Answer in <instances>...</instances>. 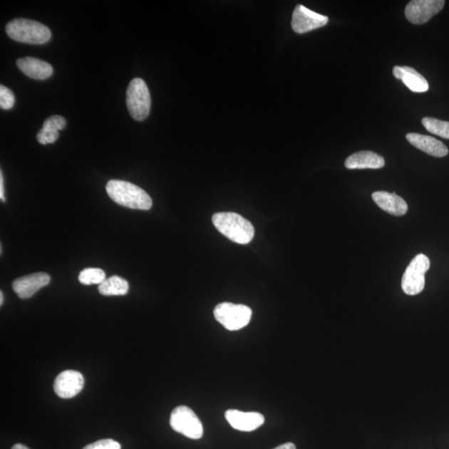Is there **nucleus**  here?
<instances>
[{"label":"nucleus","instance_id":"6","mask_svg":"<svg viewBox=\"0 0 449 449\" xmlns=\"http://www.w3.org/2000/svg\"><path fill=\"white\" fill-rule=\"evenodd\" d=\"M430 267V261L423 254H419L412 259L404 272L402 289L408 296H416L425 287V274Z\"/></svg>","mask_w":449,"mask_h":449},{"label":"nucleus","instance_id":"28","mask_svg":"<svg viewBox=\"0 0 449 449\" xmlns=\"http://www.w3.org/2000/svg\"><path fill=\"white\" fill-rule=\"evenodd\" d=\"M4 302V294L3 292H0V306H2Z\"/></svg>","mask_w":449,"mask_h":449},{"label":"nucleus","instance_id":"27","mask_svg":"<svg viewBox=\"0 0 449 449\" xmlns=\"http://www.w3.org/2000/svg\"><path fill=\"white\" fill-rule=\"evenodd\" d=\"M12 449H29L26 446L23 445V444H15V445L12 448Z\"/></svg>","mask_w":449,"mask_h":449},{"label":"nucleus","instance_id":"7","mask_svg":"<svg viewBox=\"0 0 449 449\" xmlns=\"http://www.w3.org/2000/svg\"><path fill=\"white\" fill-rule=\"evenodd\" d=\"M170 425L174 431L192 439H199L203 435V426L191 408L179 406L174 409L170 418Z\"/></svg>","mask_w":449,"mask_h":449},{"label":"nucleus","instance_id":"13","mask_svg":"<svg viewBox=\"0 0 449 449\" xmlns=\"http://www.w3.org/2000/svg\"><path fill=\"white\" fill-rule=\"evenodd\" d=\"M406 138L413 147L430 155V156L443 158L448 154V149L445 144L433 137L418 133H408Z\"/></svg>","mask_w":449,"mask_h":449},{"label":"nucleus","instance_id":"1","mask_svg":"<svg viewBox=\"0 0 449 449\" xmlns=\"http://www.w3.org/2000/svg\"><path fill=\"white\" fill-rule=\"evenodd\" d=\"M106 191L109 197L120 206L144 211L153 206L152 198L149 195L131 182L111 180L107 184Z\"/></svg>","mask_w":449,"mask_h":449},{"label":"nucleus","instance_id":"9","mask_svg":"<svg viewBox=\"0 0 449 449\" xmlns=\"http://www.w3.org/2000/svg\"><path fill=\"white\" fill-rule=\"evenodd\" d=\"M328 21L327 16L314 12L302 4H298L293 12L291 27L294 32L304 33L326 26Z\"/></svg>","mask_w":449,"mask_h":449},{"label":"nucleus","instance_id":"11","mask_svg":"<svg viewBox=\"0 0 449 449\" xmlns=\"http://www.w3.org/2000/svg\"><path fill=\"white\" fill-rule=\"evenodd\" d=\"M50 281L51 278L46 273H33L15 279L12 288L20 299H29L40 289L48 286Z\"/></svg>","mask_w":449,"mask_h":449},{"label":"nucleus","instance_id":"25","mask_svg":"<svg viewBox=\"0 0 449 449\" xmlns=\"http://www.w3.org/2000/svg\"><path fill=\"white\" fill-rule=\"evenodd\" d=\"M0 199L2 202H5L4 191V177L2 171L0 172Z\"/></svg>","mask_w":449,"mask_h":449},{"label":"nucleus","instance_id":"4","mask_svg":"<svg viewBox=\"0 0 449 449\" xmlns=\"http://www.w3.org/2000/svg\"><path fill=\"white\" fill-rule=\"evenodd\" d=\"M127 107L131 117L137 121H143L148 117L151 109V97L146 83L142 78H134L127 89Z\"/></svg>","mask_w":449,"mask_h":449},{"label":"nucleus","instance_id":"26","mask_svg":"<svg viewBox=\"0 0 449 449\" xmlns=\"http://www.w3.org/2000/svg\"><path fill=\"white\" fill-rule=\"evenodd\" d=\"M274 449H296V446H294V443H287L282 444V445H279Z\"/></svg>","mask_w":449,"mask_h":449},{"label":"nucleus","instance_id":"14","mask_svg":"<svg viewBox=\"0 0 449 449\" xmlns=\"http://www.w3.org/2000/svg\"><path fill=\"white\" fill-rule=\"evenodd\" d=\"M372 198L378 207L393 216L401 217L407 213L406 202L396 193L376 192L372 194Z\"/></svg>","mask_w":449,"mask_h":449},{"label":"nucleus","instance_id":"3","mask_svg":"<svg viewBox=\"0 0 449 449\" xmlns=\"http://www.w3.org/2000/svg\"><path fill=\"white\" fill-rule=\"evenodd\" d=\"M6 33L15 41L43 44L51 38V32L44 24L27 19H16L6 25Z\"/></svg>","mask_w":449,"mask_h":449},{"label":"nucleus","instance_id":"12","mask_svg":"<svg viewBox=\"0 0 449 449\" xmlns=\"http://www.w3.org/2000/svg\"><path fill=\"white\" fill-rule=\"evenodd\" d=\"M224 417L232 428L244 432L256 430L264 423L262 414L256 412L244 413L229 409L224 413Z\"/></svg>","mask_w":449,"mask_h":449},{"label":"nucleus","instance_id":"15","mask_svg":"<svg viewBox=\"0 0 449 449\" xmlns=\"http://www.w3.org/2000/svg\"><path fill=\"white\" fill-rule=\"evenodd\" d=\"M17 67L26 75V76L43 80L52 76L53 68L47 62L38 58L25 57L19 58L16 62Z\"/></svg>","mask_w":449,"mask_h":449},{"label":"nucleus","instance_id":"23","mask_svg":"<svg viewBox=\"0 0 449 449\" xmlns=\"http://www.w3.org/2000/svg\"><path fill=\"white\" fill-rule=\"evenodd\" d=\"M66 120L61 116H58V115H54V116L49 117L46 120H45L43 128H51L53 130H63L65 127H66Z\"/></svg>","mask_w":449,"mask_h":449},{"label":"nucleus","instance_id":"17","mask_svg":"<svg viewBox=\"0 0 449 449\" xmlns=\"http://www.w3.org/2000/svg\"><path fill=\"white\" fill-rule=\"evenodd\" d=\"M386 161L381 155L371 151H362L351 155L344 162L347 169H379Z\"/></svg>","mask_w":449,"mask_h":449},{"label":"nucleus","instance_id":"10","mask_svg":"<svg viewBox=\"0 0 449 449\" xmlns=\"http://www.w3.org/2000/svg\"><path fill=\"white\" fill-rule=\"evenodd\" d=\"M83 387V374L75 371L60 373L53 383L55 393L61 398H71L78 396Z\"/></svg>","mask_w":449,"mask_h":449},{"label":"nucleus","instance_id":"2","mask_svg":"<svg viewBox=\"0 0 449 449\" xmlns=\"http://www.w3.org/2000/svg\"><path fill=\"white\" fill-rule=\"evenodd\" d=\"M212 222L217 231L234 242L247 244L252 241L254 234L253 224L241 215L219 212L213 215Z\"/></svg>","mask_w":449,"mask_h":449},{"label":"nucleus","instance_id":"20","mask_svg":"<svg viewBox=\"0 0 449 449\" xmlns=\"http://www.w3.org/2000/svg\"><path fill=\"white\" fill-rule=\"evenodd\" d=\"M106 279V274L101 269L98 268H87L83 269L78 276L80 283L85 286L90 284H100Z\"/></svg>","mask_w":449,"mask_h":449},{"label":"nucleus","instance_id":"18","mask_svg":"<svg viewBox=\"0 0 449 449\" xmlns=\"http://www.w3.org/2000/svg\"><path fill=\"white\" fill-rule=\"evenodd\" d=\"M129 291V284L126 279L113 276L100 284L98 291L103 296H125Z\"/></svg>","mask_w":449,"mask_h":449},{"label":"nucleus","instance_id":"5","mask_svg":"<svg viewBox=\"0 0 449 449\" xmlns=\"http://www.w3.org/2000/svg\"><path fill=\"white\" fill-rule=\"evenodd\" d=\"M252 316V309L244 304L224 302L217 304L214 309L215 319L231 331L246 327Z\"/></svg>","mask_w":449,"mask_h":449},{"label":"nucleus","instance_id":"22","mask_svg":"<svg viewBox=\"0 0 449 449\" xmlns=\"http://www.w3.org/2000/svg\"><path fill=\"white\" fill-rule=\"evenodd\" d=\"M58 138V131L46 128H42L37 134L38 142L43 145L53 143L57 141Z\"/></svg>","mask_w":449,"mask_h":449},{"label":"nucleus","instance_id":"16","mask_svg":"<svg viewBox=\"0 0 449 449\" xmlns=\"http://www.w3.org/2000/svg\"><path fill=\"white\" fill-rule=\"evenodd\" d=\"M393 73L397 79L402 80L412 92L424 93L429 88L426 78L411 67L396 66L393 69Z\"/></svg>","mask_w":449,"mask_h":449},{"label":"nucleus","instance_id":"21","mask_svg":"<svg viewBox=\"0 0 449 449\" xmlns=\"http://www.w3.org/2000/svg\"><path fill=\"white\" fill-rule=\"evenodd\" d=\"M15 98L11 90L1 85L0 86V107L4 110H9L14 107Z\"/></svg>","mask_w":449,"mask_h":449},{"label":"nucleus","instance_id":"8","mask_svg":"<svg viewBox=\"0 0 449 449\" xmlns=\"http://www.w3.org/2000/svg\"><path fill=\"white\" fill-rule=\"evenodd\" d=\"M444 0H413L407 4L404 14L409 22L423 24L441 11Z\"/></svg>","mask_w":449,"mask_h":449},{"label":"nucleus","instance_id":"19","mask_svg":"<svg viewBox=\"0 0 449 449\" xmlns=\"http://www.w3.org/2000/svg\"><path fill=\"white\" fill-rule=\"evenodd\" d=\"M422 123L429 133L443 138L449 139V122L441 121V120L433 118H424L422 120Z\"/></svg>","mask_w":449,"mask_h":449},{"label":"nucleus","instance_id":"24","mask_svg":"<svg viewBox=\"0 0 449 449\" xmlns=\"http://www.w3.org/2000/svg\"><path fill=\"white\" fill-rule=\"evenodd\" d=\"M83 449H121V445L113 439H102V440L88 444Z\"/></svg>","mask_w":449,"mask_h":449}]
</instances>
